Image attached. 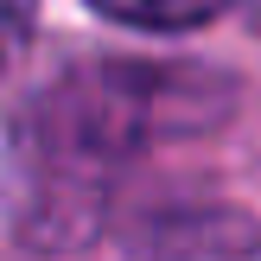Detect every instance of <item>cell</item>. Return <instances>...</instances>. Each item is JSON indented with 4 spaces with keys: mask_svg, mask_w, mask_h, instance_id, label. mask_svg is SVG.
<instances>
[{
    "mask_svg": "<svg viewBox=\"0 0 261 261\" xmlns=\"http://www.w3.org/2000/svg\"><path fill=\"white\" fill-rule=\"evenodd\" d=\"M96 13L121 25H147V32H185V25H204L211 13H223V0H89Z\"/></svg>",
    "mask_w": 261,
    "mask_h": 261,
    "instance_id": "1",
    "label": "cell"
}]
</instances>
